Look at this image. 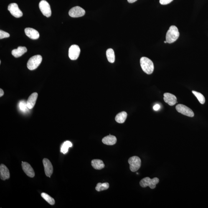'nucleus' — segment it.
Returning a JSON list of instances; mask_svg holds the SVG:
<instances>
[{
  "label": "nucleus",
  "mask_w": 208,
  "mask_h": 208,
  "mask_svg": "<svg viewBox=\"0 0 208 208\" xmlns=\"http://www.w3.org/2000/svg\"><path fill=\"white\" fill-rule=\"evenodd\" d=\"M140 65L143 71L148 75H151L154 71V64L148 58L142 57L140 60Z\"/></svg>",
  "instance_id": "nucleus-1"
},
{
  "label": "nucleus",
  "mask_w": 208,
  "mask_h": 208,
  "mask_svg": "<svg viewBox=\"0 0 208 208\" xmlns=\"http://www.w3.org/2000/svg\"><path fill=\"white\" fill-rule=\"evenodd\" d=\"M179 30L176 26H171L166 33V41L168 43L174 42L178 39L179 36Z\"/></svg>",
  "instance_id": "nucleus-2"
},
{
  "label": "nucleus",
  "mask_w": 208,
  "mask_h": 208,
  "mask_svg": "<svg viewBox=\"0 0 208 208\" xmlns=\"http://www.w3.org/2000/svg\"><path fill=\"white\" fill-rule=\"evenodd\" d=\"M159 182V180L157 178H154L151 179L150 178L146 177L144 178L140 181V186L142 187L145 188L149 186L151 189L156 188V185Z\"/></svg>",
  "instance_id": "nucleus-3"
},
{
  "label": "nucleus",
  "mask_w": 208,
  "mask_h": 208,
  "mask_svg": "<svg viewBox=\"0 0 208 208\" xmlns=\"http://www.w3.org/2000/svg\"><path fill=\"white\" fill-rule=\"evenodd\" d=\"M42 57L40 55L33 56L29 59L27 63V67L30 70L36 69L42 62Z\"/></svg>",
  "instance_id": "nucleus-4"
},
{
  "label": "nucleus",
  "mask_w": 208,
  "mask_h": 208,
  "mask_svg": "<svg viewBox=\"0 0 208 208\" xmlns=\"http://www.w3.org/2000/svg\"><path fill=\"white\" fill-rule=\"evenodd\" d=\"M130 164V171L132 172H135L141 167V160L138 156H133L130 157L128 160Z\"/></svg>",
  "instance_id": "nucleus-5"
},
{
  "label": "nucleus",
  "mask_w": 208,
  "mask_h": 208,
  "mask_svg": "<svg viewBox=\"0 0 208 208\" xmlns=\"http://www.w3.org/2000/svg\"><path fill=\"white\" fill-rule=\"evenodd\" d=\"M39 7L41 12L46 17H49L52 15V10H51L50 5L47 1L42 0L39 4Z\"/></svg>",
  "instance_id": "nucleus-6"
},
{
  "label": "nucleus",
  "mask_w": 208,
  "mask_h": 208,
  "mask_svg": "<svg viewBox=\"0 0 208 208\" xmlns=\"http://www.w3.org/2000/svg\"><path fill=\"white\" fill-rule=\"evenodd\" d=\"M176 109L179 113L186 116L190 117H193L194 116V113L193 111L189 107L182 104H179L176 105Z\"/></svg>",
  "instance_id": "nucleus-7"
},
{
  "label": "nucleus",
  "mask_w": 208,
  "mask_h": 208,
  "mask_svg": "<svg viewBox=\"0 0 208 208\" xmlns=\"http://www.w3.org/2000/svg\"><path fill=\"white\" fill-rule=\"evenodd\" d=\"M80 49L79 46L72 45L69 47L68 55L69 58L72 60H75L78 58L80 56Z\"/></svg>",
  "instance_id": "nucleus-8"
},
{
  "label": "nucleus",
  "mask_w": 208,
  "mask_h": 208,
  "mask_svg": "<svg viewBox=\"0 0 208 208\" xmlns=\"http://www.w3.org/2000/svg\"><path fill=\"white\" fill-rule=\"evenodd\" d=\"M8 10L13 16L16 18H19L23 15L22 12L19 9L18 5L13 3L10 4L8 7Z\"/></svg>",
  "instance_id": "nucleus-9"
},
{
  "label": "nucleus",
  "mask_w": 208,
  "mask_h": 208,
  "mask_svg": "<svg viewBox=\"0 0 208 208\" xmlns=\"http://www.w3.org/2000/svg\"><path fill=\"white\" fill-rule=\"evenodd\" d=\"M85 11L79 6H76L72 7L69 12V16L72 17H78L85 15Z\"/></svg>",
  "instance_id": "nucleus-10"
},
{
  "label": "nucleus",
  "mask_w": 208,
  "mask_h": 208,
  "mask_svg": "<svg viewBox=\"0 0 208 208\" xmlns=\"http://www.w3.org/2000/svg\"><path fill=\"white\" fill-rule=\"evenodd\" d=\"M42 162L46 176L50 177L53 171V168L52 163L47 158H44Z\"/></svg>",
  "instance_id": "nucleus-11"
},
{
  "label": "nucleus",
  "mask_w": 208,
  "mask_h": 208,
  "mask_svg": "<svg viewBox=\"0 0 208 208\" xmlns=\"http://www.w3.org/2000/svg\"><path fill=\"white\" fill-rule=\"evenodd\" d=\"M22 167L25 173L30 177H34L35 176V172L32 166L29 163L26 162L22 161Z\"/></svg>",
  "instance_id": "nucleus-12"
},
{
  "label": "nucleus",
  "mask_w": 208,
  "mask_h": 208,
  "mask_svg": "<svg viewBox=\"0 0 208 208\" xmlns=\"http://www.w3.org/2000/svg\"><path fill=\"white\" fill-rule=\"evenodd\" d=\"M164 100L168 105L172 106L177 103V98L174 95L170 93L166 92L163 95Z\"/></svg>",
  "instance_id": "nucleus-13"
},
{
  "label": "nucleus",
  "mask_w": 208,
  "mask_h": 208,
  "mask_svg": "<svg viewBox=\"0 0 208 208\" xmlns=\"http://www.w3.org/2000/svg\"><path fill=\"white\" fill-rule=\"evenodd\" d=\"M0 176L3 181L9 179L10 176L9 169L4 164H1L0 166Z\"/></svg>",
  "instance_id": "nucleus-14"
},
{
  "label": "nucleus",
  "mask_w": 208,
  "mask_h": 208,
  "mask_svg": "<svg viewBox=\"0 0 208 208\" xmlns=\"http://www.w3.org/2000/svg\"><path fill=\"white\" fill-rule=\"evenodd\" d=\"M25 33L26 35L32 39H37L39 37V34L36 30L31 28H26L25 29Z\"/></svg>",
  "instance_id": "nucleus-15"
},
{
  "label": "nucleus",
  "mask_w": 208,
  "mask_h": 208,
  "mask_svg": "<svg viewBox=\"0 0 208 208\" xmlns=\"http://www.w3.org/2000/svg\"><path fill=\"white\" fill-rule=\"evenodd\" d=\"M38 97V94L37 92H34V93L31 94L29 97L28 99L26 102L27 106L29 109H32L33 108L35 105L36 100Z\"/></svg>",
  "instance_id": "nucleus-16"
},
{
  "label": "nucleus",
  "mask_w": 208,
  "mask_h": 208,
  "mask_svg": "<svg viewBox=\"0 0 208 208\" xmlns=\"http://www.w3.org/2000/svg\"><path fill=\"white\" fill-rule=\"evenodd\" d=\"M27 52V49L25 47L19 46L17 49H14L12 51V54L14 57L17 58L21 57Z\"/></svg>",
  "instance_id": "nucleus-17"
},
{
  "label": "nucleus",
  "mask_w": 208,
  "mask_h": 208,
  "mask_svg": "<svg viewBox=\"0 0 208 208\" xmlns=\"http://www.w3.org/2000/svg\"><path fill=\"white\" fill-rule=\"evenodd\" d=\"M102 141L104 144L108 145H113L116 143L117 139L115 136L110 134L109 135L103 138Z\"/></svg>",
  "instance_id": "nucleus-18"
},
{
  "label": "nucleus",
  "mask_w": 208,
  "mask_h": 208,
  "mask_svg": "<svg viewBox=\"0 0 208 208\" xmlns=\"http://www.w3.org/2000/svg\"><path fill=\"white\" fill-rule=\"evenodd\" d=\"M91 164L92 167L96 170H101L105 167V166L103 161L99 159L92 160Z\"/></svg>",
  "instance_id": "nucleus-19"
},
{
  "label": "nucleus",
  "mask_w": 208,
  "mask_h": 208,
  "mask_svg": "<svg viewBox=\"0 0 208 208\" xmlns=\"http://www.w3.org/2000/svg\"><path fill=\"white\" fill-rule=\"evenodd\" d=\"M127 116L126 112L122 111L117 114L115 117V120L117 123H123L126 120Z\"/></svg>",
  "instance_id": "nucleus-20"
},
{
  "label": "nucleus",
  "mask_w": 208,
  "mask_h": 208,
  "mask_svg": "<svg viewBox=\"0 0 208 208\" xmlns=\"http://www.w3.org/2000/svg\"><path fill=\"white\" fill-rule=\"evenodd\" d=\"M106 55L107 59L110 63H113L115 61V54L113 49H108L106 51Z\"/></svg>",
  "instance_id": "nucleus-21"
},
{
  "label": "nucleus",
  "mask_w": 208,
  "mask_h": 208,
  "mask_svg": "<svg viewBox=\"0 0 208 208\" xmlns=\"http://www.w3.org/2000/svg\"><path fill=\"white\" fill-rule=\"evenodd\" d=\"M72 144L70 141H67L64 142L61 148V152L65 154L68 152L69 148L72 147Z\"/></svg>",
  "instance_id": "nucleus-22"
},
{
  "label": "nucleus",
  "mask_w": 208,
  "mask_h": 208,
  "mask_svg": "<svg viewBox=\"0 0 208 208\" xmlns=\"http://www.w3.org/2000/svg\"><path fill=\"white\" fill-rule=\"evenodd\" d=\"M109 188V184L108 183H99L97 184L95 188L96 191H100L104 190H106Z\"/></svg>",
  "instance_id": "nucleus-23"
},
{
  "label": "nucleus",
  "mask_w": 208,
  "mask_h": 208,
  "mask_svg": "<svg viewBox=\"0 0 208 208\" xmlns=\"http://www.w3.org/2000/svg\"><path fill=\"white\" fill-rule=\"evenodd\" d=\"M41 196L45 200L46 202L49 203L51 205H54L55 204V202L53 198L51 197L49 195L45 193H42L41 194Z\"/></svg>",
  "instance_id": "nucleus-24"
},
{
  "label": "nucleus",
  "mask_w": 208,
  "mask_h": 208,
  "mask_svg": "<svg viewBox=\"0 0 208 208\" xmlns=\"http://www.w3.org/2000/svg\"><path fill=\"white\" fill-rule=\"evenodd\" d=\"M192 93L195 96L196 98H197L200 103L202 104H204L205 103V98L202 94L200 92L192 91Z\"/></svg>",
  "instance_id": "nucleus-25"
},
{
  "label": "nucleus",
  "mask_w": 208,
  "mask_h": 208,
  "mask_svg": "<svg viewBox=\"0 0 208 208\" xmlns=\"http://www.w3.org/2000/svg\"><path fill=\"white\" fill-rule=\"evenodd\" d=\"M19 108L20 110L21 111L24 112H26L28 110V107L27 106V104L26 102L24 101H21L19 103Z\"/></svg>",
  "instance_id": "nucleus-26"
},
{
  "label": "nucleus",
  "mask_w": 208,
  "mask_h": 208,
  "mask_svg": "<svg viewBox=\"0 0 208 208\" xmlns=\"http://www.w3.org/2000/svg\"><path fill=\"white\" fill-rule=\"evenodd\" d=\"M10 36V34L8 33L5 32V31L1 30L0 31V39H2L5 38L9 37Z\"/></svg>",
  "instance_id": "nucleus-27"
},
{
  "label": "nucleus",
  "mask_w": 208,
  "mask_h": 208,
  "mask_svg": "<svg viewBox=\"0 0 208 208\" xmlns=\"http://www.w3.org/2000/svg\"><path fill=\"white\" fill-rule=\"evenodd\" d=\"M173 0H160V3L161 5H166L171 2Z\"/></svg>",
  "instance_id": "nucleus-28"
},
{
  "label": "nucleus",
  "mask_w": 208,
  "mask_h": 208,
  "mask_svg": "<svg viewBox=\"0 0 208 208\" xmlns=\"http://www.w3.org/2000/svg\"><path fill=\"white\" fill-rule=\"evenodd\" d=\"M160 108H161V106L158 105V104H156V105L154 106L153 108V110L155 111H158L160 109Z\"/></svg>",
  "instance_id": "nucleus-29"
},
{
  "label": "nucleus",
  "mask_w": 208,
  "mask_h": 208,
  "mask_svg": "<svg viewBox=\"0 0 208 208\" xmlns=\"http://www.w3.org/2000/svg\"><path fill=\"white\" fill-rule=\"evenodd\" d=\"M4 94V92L3 91V90L2 89H0V97L3 96Z\"/></svg>",
  "instance_id": "nucleus-30"
},
{
  "label": "nucleus",
  "mask_w": 208,
  "mask_h": 208,
  "mask_svg": "<svg viewBox=\"0 0 208 208\" xmlns=\"http://www.w3.org/2000/svg\"><path fill=\"white\" fill-rule=\"evenodd\" d=\"M127 1H128L129 3H132L135 2L137 0H127Z\"/></svg>",
  "instance_id": "nucleus-31"
},
{
  "label": "nucleus",
  "mask_w": 208,
  "mask_h": 208,
  "mask_svg": "<svg viewBox=\"0 0 208 208\" xmlns=\"http://www.w3.org/2000/svg\"><path fill=\"white\" fill-rule=\"evenodd\" d=\"M164 42L165 43H167V42H166V41H165Z\"/></svg>",
  "instance_id": "nucleus-32"
}]
</instances>
